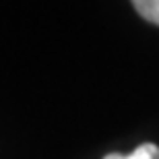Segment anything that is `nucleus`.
I'll list each match as a JSON object with an SVG mask.
<instances>
[{
    "label": "nucleus",
    "mask_w": 159,
    "mask_h": 159,
    "mask_svg": "<svg viewBox=\"0 0 159 159\" xmlns=\"http://www.w3.org/2000/svg\"><path fill=\"white\" fill-rule=\"evenodd\" d=\"M103 159H159V147L155 143H145L136 147L130 155H120V153H107Z\"/></svg>",
    "instance_id": "nucleus-1"
},
{
    "label": "nucleus",
    "mask_w": 159,
    "mask_h": 159,
    "mask_svg": "<svg viewBox=\"0 0 159 159\" xmlns=\"http://www.w3.org/2000/svg\"><path fill=\"white\" fill-rule=\"evenodd\" d=\"M145 21L159 25V0H130Z\"/></svg>",
    "instance_id": "nucleus-2"
}]
</instances>
